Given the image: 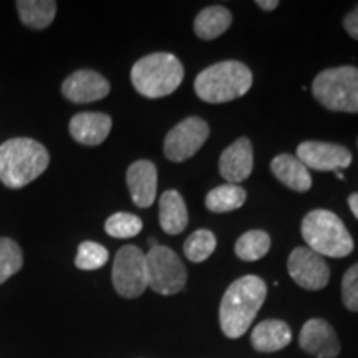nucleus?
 <instances>
[{"label": "nucleus", "mask_w": 358, "mask_h": 358, "mask_svg": "<svg viewBox=\"0 0 358 358\" xmlns=\"http://www.w3.org/2000/svg\"><path fill=\"white\" fill-rule=\"evenodd\" d=\"M267 297V285L261 277L244 275L232 282L224 292L219 307V322L226 337L239 338L256 320Z\"/></svg>", "instance_id": "obj_1"}, {"label": "nucleus", "mask_w": 358, "mask_h": 358, "mask_svg": "<svg viewBox=\"0 0 358 358\" xmlns=\"http://www.w3.org/2000/svg\"><path fill=\"white\" fill-rule=\"evenodd\" d=\"M48 164L47 148L32 138H13L0 146V181L12 189L30 185Z\"/></svg>", "instance_id": "obj_2"}, {"label": "nucleus", "mask_w": 358, "mask_h": 358, "mask_svg": "<svg viewBox=\"0 0 358 358\" xmlns=\"http://www.w3.org/2000/svg\"><path fill=\"white\" fill-rule=\"evenodd\" d=\"M252 87V73L243 62L226 60L201 71L194 92L206 103H227L244 96Z\"/></svg>", "instance_id": "obj_3"}, {"label": "nucleus", "mask_w": 358, "mask_h": 358, "mask_svg": "<svg viewBox=\"0 0 358 358\" xmlns=\"http://www.w3.org/2000/svg\"><path fill=\"white\" fill-rule=\"evenodd\" d=\"M185 78V69L176 57L156 52L140 58L131 69V83L138 93L151 100L171 95Z\"/></svg>", "instance_id": "obj_4"}, {"label": "nucleus", "mask_w": 358, "mask_h": 358, "mask_svg": "<svg viewBox=\"0 0 358 358\" xmlns=\"http://www.w3.org/2000/svg\"><path fill=\"white\" fill-rule=\"evenodd\" d=\"M302 237L308 249L322 257H345L353 250V239L342 219L327 209H313L302 221Z\"/></svg>", "instance_id": "obj_5"}, {"label": "nucleus", "mask_w": 358, "mask_h": 358, "mask_svg": "<svg viewBox=\"0 0 358 358\" xmlns=\"http://www.w3.org/2000/svg\"><path fill=\"white\" fill-rule=\"evenodd\" d=\"M312 93L327 110L358 113V69L345 65L320 71L312 83Z\"/></svg>", "instance_id": "obj_6"}, {"label": "nucleus", "mask_w": 358, "mask_h": 358, "mask_svg": "<svg viewBox=\"0 0 358 358\" xmlns=\"http://www.w3.org/2000/svg\"><path fill=\"white\" fill-rule=\"evenodd\" d=\"M148 287L161 295H174L185 289L187 271L185 262L173 249L155 245L146 254Z\"/></svg>", "instance_id": "obj_7"}, {"label": "nucleus", "mask_w": 358, "mask_h": 358, "mask_svg": "<svg viewBox=\"0 0 358 358\" xmlns=\"http://www.w3.org/2000/svg\"><path fill=\"white\" fill-rule=\"evenodd\" d=\"M111 279L115 290L122 297H140L148 289L146 254L136 245H123L115 256Z\"/></svg>", "instance_id": "obj_8"}, {"label": "nucleus", "mask_w": 358, "mask_h": 358, "mask_svg": "<svg viewBox=\"0 0 358 358\" xmlns=\"http://www.w3.org/2000/svg\"><path fill=\"white\" fill-rule=\"evenodd\" d=\"M208 138L209 124L199 116H189L168 131L163 146L164 156L173 163H182L198 153Z\"/></svg>", "instance_id": "obj_9"}, {"label": "nucleus", "mask_w": 358, "mask_h": 358, "mask_svg": "<svg viewBox=\"0 0 358 358\" xmlns=\"http://www.w3.org/2000/svg\"><path fill=\"white\" fill-rule=\"evenodd\" d=\"M289 275L297 285L307 290H320L330 280V268L325 259L308 248H295L287 261Z\"/></svg>", "instance_id": "obj_10"}, {"label": "nucleus", "mask_w": 358, "mask_h": 358, "mask_svg": "<svg viewBox=\"0 0 358 358\" xmlns=\"http://www.w3.org/2000/svg\"><path fill=\"white\" fill-rule=\"evenodd\" d=\"M299 159L307 169L315 171H338L345 169L352 163L350 150L337 143L325 141H303L297 148Z\"/></svg>", "instance_id": "obj_11"}, {"label": "nucleus", "mask_w": 358, "mask_h": 358, "mask_svg": "<svg viewBox=\"0 0 358 358\" xmlns=\"http://www.w3.org/2000/svg\"><path fill=\"white\" fill-rule=\"evenodd\" d=\"M299 345L315 358H337L340 353L337 334L324 319H310L303 324L299 335Z\"/></svg>", "instance_id": "obj_12"}, {"label": "nucleus", "mask_w": 358, "mask_h": 358, "mask_svg": "<svg viewBox=\"0 0 358 358\" xmlns=\"http://www.w3.org/2000/svg\"><path fill=\"white\" fill-rule=\"evenodd\" d=\"M110 82L98 71L78 70L62 85V93L71 103H92L103 100L110 93Z\"/></svg>", "instance_id": "obj_13"}, {"label": "nucleus", "mask_w": 358, "mask_h": 358, "mask_svg": "<svg viewBox=\"0 0 358 358\" xmlns=\"http://www.w3.org/2000/svg\"><path fill=\"white\" fill-rule=\"evenodd\" d=\"M254 150L249 138H239L222 151L219 158V173L229 185L243 182L252 174Z\"/></svg>", "instance_id": "obj_14"}, {"label": "nucleus", "mask_w": 358, "mask_h": 358, "mask_svg": "<svg viewBox=\"0 0 358 358\" xmlns=\"http://www.w3.org/2000/svg\"><path fill=\"white\" fill-rule=\"evenodd\" d=\"M127 185L138 208H150L158 191V169L151 161H134L127 171Z\"/></svg>", "instance_id": "obj_15"}, {"label": "nucleus", "mask_w": 358, "mask_h": 358, "mask_svg": "<svg viewBox=\"0 0 358 358\" xmlns=\"http://www.w3.org/2000/svg\"><path fill=\"white\" fill-rule=\"evenodd\" d=\"M70 134L75 141L85 146H98L108 138L111 118L106 113L85 111L70 120Z\"/></svg>", "instance_id": "obj_16"}, {"label": "nucleus", "mask_w": 358, "mask_h": 358, "mask_svg": "<svg viewBox=\"0 0 358 358\" xmlns=\"http://www.w3.org/2000/svg\"><path fill=\"white\" fill-rule=\"evenodd\" d=\"M271 171L284 186L295 192H307L312 187V176L297 156L279 155L272 159Z\"/></svg>", "instance_id": "obj_17"}, {"label": "nucleus", "mask_w": 358, "mask_h": 358, "mask_svg": "<svg viewBox=\"0 0 358 358\" xmlns=\"http://www.w3.org/2000/svg\"><path fill=\"white\" fill-rule=\"evenodd\" d=\"M292 340V330L282 320H264L254 327L250 343L257 352L272 353L285 348Z\"/></svg>", "instance_id": "obj_18"}, {"label": "nucleus", "mask_w": 358, "mask_h": 358, "mask_svg": "<svg viewBox=\"0 0 358 358\" xmlns=\"http://www.w3.org/2000/svg\"><path fill=\"white\" fill-rule=\"evenodd\" d=\"M187 216L186 203L178 191L169 189L159 198V226L166 234H181L186 229Z\"/></svg>", "instance_id": "obj_19"}, {"label": "nucleus", "mask_w": 358, "mask_h": 358, "mask_svg": "<svg viewBox=\"0 0 358 358\" xmlns=\"http://www.w3.org/2000/svg\"><path fill=\"white\" fill-rule=\"evenodd\" d=\"M232 24V13L222 6H211L201 10L194 19V32L201 40H214Z\"/></svg>", "instance_id": "obj_20"}, {"label": "nucleus", "mask_w": 358, "mask_h": 358, "mask_svg": "<svg viewBox=\"0 0 358 358\" xmlns=\"http://www.w3.org/2000/svg\"><path fill=\"white\" fill-rule=\"evenodd\" d=\"M15 6L22 24L35 30L47 29L57 15V2L53 0H19Z\"/></svg>", "instance_id": "obj_21"}, {"label": "nucleus", "mask_w": 358, "mask_h": 358, "mask_svg": "<svg viewBox=\"0 0 358 358\" xmlns=\"http://www.w3.org/2000/svg\"><path fill=\"white\" fill-rule=\"evenodd\" d=\"M245 198H248V192H245L244 187L227 182V185H221L208 192V196H206V208L211 213L217 214L231 213L243 208Z\"/></svg>", "instance_id": "obj_22"}, {"label": "nucleus", "mask_w": 358, "mask_h": 358, "mask_svg": "<svg viewBox=\"0 0 358 358\" xmlns=\"http://www.w3.org/2000/svg\"><path fill=\"white\" fill-rule=\"evenodd\" d=\"M236 256L241 261L254 262L261 261L271 250V236L266 231H248L237 239L236 243Z\"/></svg>", "instance_id": "obj_23"}, {"label": "nucleus", "mask_w": 358, "mask_h": 358, "mask_svg": "<svg viewBox=\"0 0 358 358\" xmlns=\"http://www.w3.org/2000/svg\"><path fill=\"white\" fill-rule=\"evenodd\" d=\"M217 241L214 232L209 229H198L187 237L185 243V256L191 262H204L206 259L211 257V254L216 250Z\"/></svg>", "instance_id": "obj_24"}, {"label": "nucleus", "mask_w": 358, "mask_h": 358, "mask_svg": "<svg viewBox=\"0 0 358 358\" xmlns=\"http://www.w3.org/2000/svg\"><path fill=\"white\" fill-rule=\"evenodd\" d=\"M24 266V252L10 237H0V284L15 275Z\"/></svg>", "instance_id": "obj_25"}, {"label": "nucleus", "mask_w": 358, "mask_h": 358, "mask_svg": "<svg viewBox=\"0 0 358 358\" xmlns=\"http://www.w3.org/2000/svg\"><path fill=\"white\" fill-rule=\"evenodd\" d=\"M143 229L141 219L129 213H116L105 222L106 234L116 239H129L138 236Z\"/></svg>", "instance_id": "obj_26"}, {"label": "nucleus", "mask_w": 358, "mask_h": 358, "mask_svg": "<svg viewBox=\"0 0 358 358\" xmlns=\"http://www.w3.org/2000/svg\"><path fill=\"white\" fill-rule=\"evenodd\" d=\"M110 254L106 248L101 244L92 243V241H85L78 245L77 257H75V266L82 271H96L108 262Z\"/></svg>", "instance_id": "obj_27"}, {"label": "nucleus", "mask_w": 358, "mask_h": 358, "mask_svg": "<svg viewBox=\"0 0 358 358\" xmlns=\"http://www.w3.org/2000/svg\"><path fill=\"white\" fill-rule=\"evenodd\" d=\"M342 301L348 310L358 312V264H353L343 275Z\"/></svg>", "instance_id": "obj_28"}, {"label": "nucleus", "mask_w": 358, "mask_h": 358, "mask_svg": "<svg viewBox=\"0 0 358 358\" xmlns=\"http://www.w3.org/2000/svg\"><path fill=\"white\" fill-rule=\"evenodd\" d=\"M343 27L352 38L358 40V6L347 13L345 19H343Z\"/></svg>", "instance_id": "obj_29"}, {"label": "nucleus", "mask_w": 358, "mask_h": 358, "mask_svg": "<svg viewBox=\"0 0 358 358\" xmlns=\"http://www.w3.org/2000/svg\"><path fill=\"white\" fill-rule=\"evenodd\" d=\"M256 6L261 7L262 10H266V12H272V10H275L277 7H279V2H277V0H272V2H264V0H257Z\"/></svg>", "instance_id": "obj_30"}, {"label": "nucleus", "mask_w": 358, "mask_h": 358, "mask_svg": "<svg viewBox=\"0 0 358 358\" xmlns=\"http://www.w3.org/2000/svg\"><path fill=\"white\" fill-rule=\"evenodd\" d=\"M348 206H350L353 216L358 219V192H353L350 198H348Z\"/></svg>", "instance_id": "obj_31"}]
</instances>
